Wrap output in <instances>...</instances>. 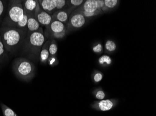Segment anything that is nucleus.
Here are the masks:
<instances>
[{
	"label": "nucleus",
	"instance_id": "nucleus-1",
	"mask_svg": "<svg viewBox=\"0 0 156 116\" xmlns=\"http://www.w3.org/2000/svg\"><path fill=\"white\" fill-rule=\"evenodd\" d=\"M27 33L26 30L17 28L1 27L0 36L7 52L10 54L15 52L22 45Z\"/></svg>",
	"mask_w": 156,
	"mask_h": 116
},
{
	"label": "nucleus",
	"instance_id": "nucleus-2",
	"mask_svg": "<svg viewBox=\"0 0 156 116\" xmlns=\"http://www.w3.org/2000/svg\"><path fill=\"white\" fill-rule=\"evenodd\" d=\"M12 67L14 75L21 81L29 82L35 76V65L25 58H17L15 59Z\"/></svg>",
	"mask_w": 156,
	"mask_h": 116
},
{
	"label": "nucleus",
	"instance_id": "nucleus-3",
	"mask_svg": "<svg viewBox=\"0 0 156 116\" xmlns=\"http://www.w3.org/2000/svg\"><path fill=\"white\" fill-rule=\"evenodd\" d=\"M45 37L43 29L26 35L23 43L24 52L39 57L42 47L45 43Z\"/></svg>",
	"mask_w": 156,
	"mask_h": 116
},
{
	"label": "nucleus",
	"instance_id": "nucleus-4",
	"mask_svg": "<svg viewBox=\"0 0 156 116\" xmlns=\"http://www.w3.org/2000/svg\"><path fill=\"white\" fill-rule=\"evenodd\" d=\"M22 1H10L7 15L2 21L1 27L15 28L24 16Z\"/></svg>",
	"mask_w": 156,
	"mask_h": 116
},
{
	"label": "nucleus",
	"instance_id": "nucleus-5",
	"mask_svg": "<svg viewBox=\"0 0 156 116\" xmlns=\"http://www.w3.org/2000/svg\"><path fill=\"white\" fill-rule=\"evenodd\" d=\"M66 31L65 24L56 20H52L51 24L46 27L47 35L56 39H60L64 37Z\"/></svg>",
	"mask_w": 156,
	"mask_h": 116
},
{
	"label": "nucleus",
	"instance_id": "nucleus-6",
	"mask_svg": "<svg viewBox=\"0 0 156 116\" xmlns=\"http://www.w3.org/2000/svg\"><path fill=\"white\" fill-rule=\"evenodd\" d=\"M34 17L39 22L40 26L46 27L49 26L52 21L51 15L41 8L38 2L35 10Z\"/></svg>",
	"mask_w": 156,
	"mask_h": 116
},
{
	"label": "nucleus",
	"instance_id": "nucleus-7",
	"mask_svg": "<svg viewBox=\"0 0 156 116\" xmlns=\"http://www.w3.org/2000/svg\"><path fill=\"white\" fill-rule=\"evenodd\" d=\"M68 21V27L66 28V30L67 29L69 30L71 29L79 28L84 26L86 22L85 17L82 14L78 12L73 13L69 18Z\"/></svg>",
	"mask_w": 156,
	"mask_h": 116
},
{
	"label": "nucleus",
	"instance_id": "nucleus-8",
	"mask_svg": "<svg viewBox=\"0 0 156 116\" xmlns=\"http://www.w3.org/2000/svg\"><path fill=\"white\" fill-rule=\"evenodd\" d=\"M38 3L41 8L50 15L58 11L56 0H39Z\"/></svg>",
	"mask_w": 156,
	"mask_h": 116
},
{
	"label": "nucleus",
	"instance_id": "nucleus-9",
	"mask_svg": "<svg viewBox=\"0 0 156 116\" xmlns=\"http://www.w3.org/2000/svg\"><path fill=\"white\" fill-rule=\"evenodd\" d=\"M27 22V35H30L33 32H37L41 28V26L34 15H28Z\"/></svg>",
	"mask_w": 156,
	"mask_h": 116
},
{
	"label": "nucleus",
	"instance_id": "nucleus-10",
	"mask_svg": "<svg viewBox=\"0 0 156 116\" xmlns=\"http://www.w3.org/2000/svg\"><path fill=\"white\" fill-rule=\"evenodd\" d=\"M38 1L26 0L22 1L23 7L24 14L34 15L35 10L38 3Z\"/></svg>",
	"mask_w": 156,
	"mask_h": 116
},
{
	"label": "nucleus",
	"instance_id": "nucleus-11",
	"mask_svg": "<svg viewBox=\"0 0 156 116\" xmlns=\"http://www.w3.org/2000/svg\"><path fill=\"white\" fill-rule=\"evenodd\" d=\"M70 13L71 11L70 10H58L51 15L52 20L59 21L65 24L69 20Z\"/></svg>",
	"mask_w": 156,
	"mask_h": 116
},
{
	"label": "nucleus",
	"instance_id": "nucleus-12",
	"mask_svg": "<svg viewBox=\"0 0 156 116\" xmlns=\"http://www.w3.org/2000/svg\"><path fill=\"white\" fill-rule=\"evenodd\" d=\"M50 41L45 42L42 47L39 55V61L42 64L46 65L48 62L49 58V47Z\"/></svg>",
	"mask_w": 156,
	"mask_h": 116
},
{
	"label": "nucleus",
	"instance_id": "nucleus-13",
	"mask_svg": "<svg viewBox=\"0 0 156 116\" xmlns=\"http://www.w3.org/2000/svg\"><path fill=\"white\" fill-rule=\"evenodd\" d=\"M79 9L88 12H95L100 10L98 9L97 0H87Z\"/></svg>",
	"mask_w": 156,
	"mask_h": 116
},
{
	"label": "nucleus",
	"instance_id": "nucleus-14",
	"mask_svg": "<svg viewBox=\"0 0 156 116\" xmlns=\"http://www.w3.org/2000/svg\"><path fill=\"white\" fill-rule=\"evenodd\" d=\"M8 60V52L4 48L0 36V66Z\"/></svg>",
	"mask_w": 156,
	"mask_h": 116
},
{
	"label": "nucleus",
	"instance_id": "nucleus-15",
	"mask_svg": "<svg viewBox=\"0 0 156 116\" xmlns=\"http://www.w3.org/2000/svg\"><path fill=\"white\" fill-rule=\"evenodd\" d=\"M3 116H18L13 110L6 104L0 103Z\"/></svg>",
	"mask_w": 156,
	"mask_h": 116
},
{
	"label": "nucleus",
	"instance_id": "nucleus-16",
	"mask_svg": "<svg viewBox=\"0 0 156 116\" xmlns=\"http://www.w3.org/2000/svg\"><path fill=\"white\" fill-rule=\"evenodd\" d=\"M58 51L57 45L56 44L55 40H52L50 41L49 47V58H54Z\"/></svg>",
	"mask_w": 156,
	"mask_h": 116
},
{
	"label": "nucleus",
	"instance_id": "nucleus-17",
	"mask_svg": "<svg viewBox=\"0 0 156 116\" xmlns=\"http://www.w3.org/2000/svg\"><path fill=\"white\" fill-rule=\"evenodd\" d=\"M27 22H28V15L27 14H24L22 20H21L17 23L15 28H17L27 31Z\"/></svg>",
	"mask_w": 156,
	"mask_h": 116
},
{
	"label": "nucleus",
	"instance_id": "nucleus-18",
	"mask_svg": "<svg viewBox=\"0 0 156 116\" xmlns=\"http://www.w3.org/2000/svg\"><path fill=\"white\" fill-rule=\"evenodd\" d=\"M100 109L102 111L109 110L113 106V103L109 100H102L99 103Z\"/></svg>",
	"mask_w": 156,
	"mask_h": 116
},
{
	"label": "nucleus",
	"instance_id": "nucleus-19",
	"mask_svg": "<svg viewBox=\"0 0 156 116\" xmlns=\"http://www.w3.org/2000/svg\"><path fill=\"white\" fill-rule=\"evenodd\" d=\"M105 48L108 52H112L115 50L116 45L114 41L108 40L105 44Z\"/></svg>",
	"mask_w": 156,
	"mask_h": 116
},
{
	"label": "nucleus",
	"instance_id": "nucleus-20",
	"mask_svg": "<svg viewBox=\"0 0 156 116\" xmlns=\"http://www.w3.org/2000/svg\"><path fill=\"white\" fill-rule=\"evenodd\" d=\"M118 2V1L117 0H105L104 4H105V7L108 9V8H114L117 5Z\"/></svg>",
	"mask_w": 156,
	"mask_h": 116
},
{
	"label": "nucleus",
	"instance_id": "nucleus-21",
	"mask_svg": "<svg viewBox=\"0 0 156 116\" xmlns=\"http://www.w3.org/2000/svg\"><path fill=\"white\" fill-rule=\"evenodd\" d=\"M99 62L100 64H103L104 63H106L107 64L110 65L112 63V60L110 57L108 55L101 56L99 59Z\"/></svg>",
	"mask_w": 156,
	"mask_h": 116
},
{
	"label": "nucleus",
	"instance_id": "nucleus-22",
	"mask_svg": "<svg viewBox=\"0 0 156 116\" xmlns=\"http://www.w3.org/2000/svg\"><path fill=\"white\" fill-rule=\"evenodd\" d=\"M99 10H98V11L95 12H88L84 11V10H80V9H78V10H77V11H78V12H79V13L82 14V15L85 17H90L98 15L100 13Z\"/></svg>",
	"mask_w": 156,
	"mask_h": 116
},
{
	"label": "nucleus",
	"instance_id": "nucleus-23",
	"mask_svg": "<svg viewBox=\"0 0 156 116\" xmlns=\"http://www.w3.org/2000/svg\"><path fill=\"white\" fill-rule=\"evenodd\" d=\"M69 3L72 6L74 7H78L80 6L84 2L83 0H71L69 2Z\"/></svg>",
	"mask_w": 156,
	"mask_h": 116
},
{
	"label": "nucleus",
	"instance_id": "nucleus-24",
	"mask_svg": "<svg viewBox=\"0 0 156 116\" xmlns=\"http://www.w3.org/2000/svg\"><path fill=\"white\" fill-rule=\"evenodd\" d=\"M102 50V46L100 43H99L93 48V51L95 53H101Z\"/></svg>",
	"mask_w": 156,
	"mask_h": 116
},
{
	"label": "nucleus",
	"instance_id": "nucleus-25",
	"mask_svg": "<svg viewBox=\"0 0 156 116\" xmlns=\"http://www.w3.org/2000/svg\"><path fill=\"white\" fill-rule=\"evenodd\" d=\"M5 8V1L0 0V18L2 17Z\"/></svg>",
	"mask_w": 156,
	"mask_h": 116
},
{
	"label": "nucleus",
	"instance_id": "nucleus-26",
	"mask_svg": "<svg viewBox=\"0 0 156 116\" xmlns=\"http://www.w3.org/2000/svg\"><path fill=\"white\" fill-rule=\"evenodd\" d=\"M96 97L98 99H102L105 97V93L102 91H99L96 94Z\"/></svg>",
	"mask_w": 156,
	"mask_h": 116
},
{
	"label": "nucleus",
	"instance_id": "nucleus-27",
	"mask_svg": "<svg viewBox=\"0 0 156 116\" xmlns=\"http://www.w3.org/2000/svg\"><path fill=\"white\" fill-rule=\"evenodd\" d=\"M98 2V9H101L102 10L104 7H105V4H104V1L103 0H97Z\"/></svg>",
	"mask_w": 156,
	"mask_h": 116
},
{
	"label": "nucleus",
	"instance_id": "nucleus-28",
	"mask_svg": "<svg viewBox=\"0 0 156 116\" xmlns=\"http://www.w3.org/2000/svg\"><path fill=\"white\" fill-rule=\"evenodd\" d=\"M102 75L100 73H97L95 75L94 77V79L95 82H98L100 81L102 79Z\"/></svg>",
	"mask_w": 156,
	"mask_h": 116
}]
</instances>
